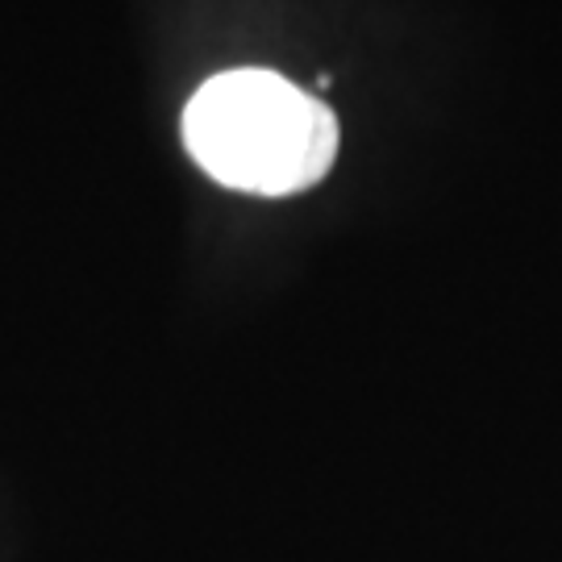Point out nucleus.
Here are the masks:
<instances>
[{
  "label": "nucleus",
  "instance_id": "nucleus-1",
  "mask_svg": "<svg viewBox=\"0 0 562 562\" xmlns=\"http://www.w3.org/2000/svg\"><path fill=\"white\" fill-rule=\"evenodd\" d=\"M183 146L217 183L250 196H292L338 155V121L276 71L213 76L183 109Z\"/></svg>",
  "mask_w": 562,
  "mask_h": 562
}]
</instances>
